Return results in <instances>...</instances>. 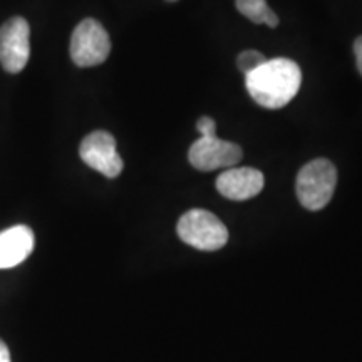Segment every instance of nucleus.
<instances>
[{"label":"nucleus","mask_w":362,"mask_h":362,"mask_svg":"<svg viewBox=\"0 0 362 362\" xmlns=\"http://www.w3.org/2000/svg\"><path fill=\"white\" fill-rule=\"evenodd\" d=\"M302 83V72L297 62L277 57L262 64L245 76V84L253 101L267 110H280L297 96Z\"/></svg>","instance_id":"obj_1"},{"label":"nucleus","mask_w":362,"mask_h":362,"mask_svg":"<svg viewBox=\"0 0 362 362\" xmlns=\"http://www.w3.org/2000/svg\"><path fill=\"white\" fill-rule=\"evenodd\" d=\"M337 183V170L329 160L317 158L298 171L296 192L307 210L319 211L332 200Z\"/></svg>","instance_id":"obj_2"},{"label":"nucleus","mask_w":362,"mask_h":362,"mask_svg":"<svg viewBox=\"0 0 362 362\" xmlns=\"http://www.w3.org/2000/svg\"><path fill=\"white\" fill-rule=\"evenodd\" d=\"M176 232L187 245L202 252L220 250L228 242V230L218 216L200 208L189 210L181 216Z\"/></svg>","instance_id":"obj_3"},{"label":"nucleus","mask_w":362,"mask_h":362,"mask_svg":"<svg viewBox=\"0 0 362 362\" xmlns=\"http://www.w3.org/2000/svg\"><path fill=\"white\" fill-rule=\"evenodd\" d=\"M111 52V40L106 29L94 19L79 22L71 37V57L76 66L93 67L106 61Z\"/></svg>","instance_id":"obj_4"},{"label":"nucleus","mask_w":362,"mask_h":362,"mask_svg":"<svg viewBox=\"0 0 362 362\" xmlns=\"http://www.w3.org/2000/svg\"><path fill=\"white\" fill-rule=\"evenodd\" d=\"M242 156L243 151L238 144L220 139L216 134L202 136L188 151V161L198 171L233 168Z\"/></svg>","instance_id":"obj_5"},{"label":"nucleus","mask_w":362,"mask_h":362,"mask_svg":"<svg viewBox=\"0 0 362 362\" xmlns=\"http://www.w3.org/2000/svg\"><path fill=\"white\" fill-rule=\"evenodd\" d=\"M79 156L89 168L106 178H116L123 171V160L116 149L115 136L107 131H94L86 136L79 146Z\"/></svg>","instance_id":"obj_6"},{"label":"nucleus","mask_w":362,"mask_h":362,"mask_svg":"<svg viewBox=\"0 0 362 362\" xmlns=\"http://www.w3.org/2000/svg\"><path fill=\"white\" fill-rule=\"evenodd\" d=\"M30 27L22 17H12L0 27V64L11 74L27 66L30 57Z\"/></svg>","instance_id":"obj_7"},{"label":"nucleus","mask_w":362,"mask_h":362,"mask_svg":"<svg viewBox=\"0 0 362 362\" xmlns=\"http://www.w3.org/2000/svg\"><path fill=\"white\" fill-rule=\"evenodd\" d=\"M264 175L255 168H230L216 178V189L221 197L245 202L257 197L264 188Z\"/></svg>","instance_id":"obj_8"},{"label":"nucleus","mask_w":362,"mask_h":362,"mask_svg":"<svg viewBox=\"0 0 362 362\" xmlns=\"http://www.w3.org/2000/svg\"><path fill=\"white\" fill-rule=\"evenodd\" d=\"M34 243V232L25 225H16L0 232V270L12 269L29 259Z\"/></svg>","instance_id":"obj_9"},{"label":"nucleus","mask_w":362,"mask_h":362,"mask_svg":"<svg viewBox=\"0 0 362 362\" xmlns=\"http://www.w3.org/2000/svg\"><path fill=\"white\" fill-rule=\"evenodd\" d=\"M238 12L245 16L253 24H267L269 27L279 25V17L272 11L267 0H235Z\"/></svg>","instance_id":"obj_10"},{"label":"nucleus","mask_w":362,"mask_h":362,"mask_svg":"<svg viewBox=\"0 0 362 362\" xmlns=\"http://www.w3.org/2000/svg\"><path fill=\"white\" fill-rule=\"evenodd\" d=\"M267 57L259 51H243L237 59L238 69L243 72V74L248 76L252 74L253 71H257L262 64H265Z\"/></svg>","instance_id":"obj_11"},{"label":"nucleus","mask_w":362,"mask_h":362,"mask_svg":"<svg viewBox=\"0 0 362 362\" xmlns=\"http://www.w3.org/2000/svg\"><path fill=\"white\" fill-rule=\"evenodd\" d=\"M197 129L200 131L202 136L206 134H216V123L211 117L208 116H202L197 123Z\"/></svg>","instance_id":"obj_12"},{"label":"nucleus","mask_w":362,"mask_h":362,"mask_svg":"<svg viewBox=\"0 0 362 362\" xmlns=\"http://www.w3.org/2000/svg\"><path fill=\"white\" fill-rule=\"evenodd\" d=\"M354 54H356V61H357V69L362 74V35L354 42Z\"/></svg>","instance_id":"obj_13"},{"label":"nucleus","mask_w":362,"mask_h":362,"mask_svg":"<svg viewBox=\"0 0 362 362\" xmlns=\"http://www.w3.org/2000/svg\"><path fill=\"white\" fill-rule=\"evenodd\" d=\"M0 362H12L11 361V352H8L7 344L0 339Z\"/></svg>","instance_id":"obj_14"},{"label":"nucleus","mask_w":362,"mask_h":362,"mask_svg":"<svg viewBox=\"0 0 362 362\" xmlns=\"http://www.w3.org/2000/svg\"><path fill=\"white\" fill-rule=\"evenodd\" d=\"M168 2H175V0H168Z\"/></svg>","instance_id":"obj_15"}]
</instances>
